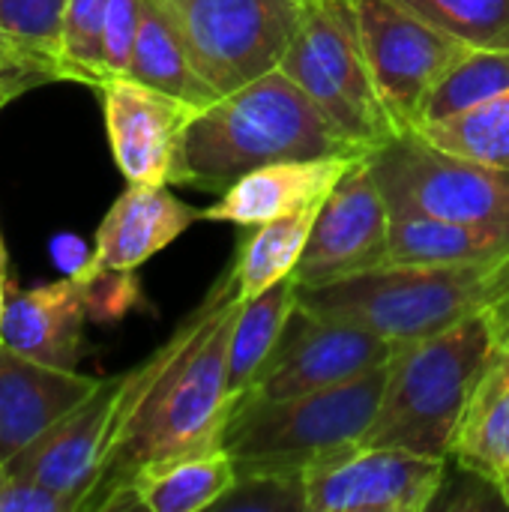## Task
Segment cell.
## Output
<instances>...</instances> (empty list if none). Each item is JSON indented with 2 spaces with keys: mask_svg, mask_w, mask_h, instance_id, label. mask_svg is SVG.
Wrapping results in <instances>:
<instances>
[{
  "mask_svg": "<svg viewBox=\"0 0 509 512\" xmlns=\"http://www.w3.org/2000/svg\"><path fill=\"white\" fill-rule=\"evenodd\" d=\"M399 348V342L369 327L327 318L297 303L279 345L243 396L288 399L312 390L339 387L390 363Z\"/></svg>",
  "mask_w": 509,
  "mask_h": 512,
  "instance_id": "8fae6325",
  "label": "cell"
},
{
  "mask_svg": "<svg viewBox=\"0 0 509 512\" xmlns=\"http://www.w3.org/2000/svg\"><path fill=\"white\" fill-rule=\"evenodd\" d=\"M509 255V228L465 225L432 216H393L381 267L480 264Z\"/></svg>",
  "mask_w": 509,
  "mask_h": 512,
  "instance_id": "44dd1931",
  "label": "cell"
},
{
  "mask_svg": "<svg viewBox=\"0 0 509 512\" xmlns=\"http://www.w3.org/2000/svg\"><path fill=\"white\" fill-rule=\"evenodd\" d=\"M120 390H123V375L102 378V384L87 402H81L72 414L54 423L27 450L9 459L3 465V474L36 480L72 498L75 510L84 512V504L99 474L102 453L111 438Z\"/></svg>",
  "mask_w": 509,
  "mask_h": 512,
  "instance_id": "5bb4252c",
  "label": "cell"
},
{
  "mask_svg": "<svg viewBox=\"0 0 509 512\" xmlns=\"http://www.w3.org/2000/svg\"><path fill=\"white\" fill-rule=\"evenodd\" d=\"M390 363L348 384L288 399L240 396L222 429V447L237 477L282 474L303 480L318 456L363 441L378 414Z\"/></svg>",
  "mask_w": 509,
  "mask_h": 512,
  "instance_id": "5b68a950",
  "label": "cell"
},
{
  "mask_svg": "<svg viewBox=\"0 0 509 512\" xmlns=\"http://www.w3.org/2000/svg\"><path fill=\"white\" fill-rule=\"evenodd\" d=\"M216 510L306 512L303 480L300 477H282V474H243V477H237L234 489L219 501Z\"/></svg>",
  "mask_w": 509,
  "mask_h": 512,
  "instance_id": "f546056e",
  "label": "cell"
},
{
  "mask_svg": "<svg viewBox=\"0 0 509 512\" xmlns=\"http://www.w3.org/2000/svg\"><path fill=\"white\" fill-rule=\"evenodd\" d=\"M297 303L369 327L399 345L444 333L477 315L509 321V255L480 264L378 267L327 285L300 288Z\"/></svg>",
  "mask_w": 509,
  "mask_h": 512,
  "instance_id": "3957f363",
  "label": "cell"
},
{
  "mask_svg": "<svg viewBox=\"0 0 509 512\" xmlns=\"http://www.w3.org/2000/svg\"><path fill=\"white\" fill-rule=\"evenodd\" d=\"M105 132L126 183H168L195 105L135 78H111L102 90Z\"/></svg>",
  "mask_w": 509,
  "mask_h": 512,
  "instance_id": "4fadbf2b",
  "label": "cell"
},
{
  "mask_svg": "<svg viewBox=\"0 0 509 512\" xmlns=\"http://www.w3.org/2000/svg\"><path fill=\"white\" fill-rule=\"evenodd\" d=\"M237 468L222 444L192 450L144 468L126 489L117 510L201 512L219 507L234 489Z\"/></svg>",
  "mask_w": 509,
  "mask_h": 512,
  "instance_id": "d6986e66",
  "label": "cell"
},
{
  "mask_svg": "<svg viewBox=\"0 0 509 512\" xmlns=\"http://www.w3.org/2000/svg\"><path fill=\"white\" fill-rule=\"evenodd\" d=\"M126 78H135L147 87L177 96L195 108H207L210 102L219 99V93L195 69L174 24L153 0H144L141 27H138V39H135V51H132Z\"/></svg>",
  "mask_w": 509,
  "mask_h": 512,
  "instance_id": "7402d4cb",
  "label": "cell"
},
{
  "mask_svg": "<svg viewBox=\"0 0 509 512\" xmlns=\"http://www.w3.org/2000/svg\"><path fill=\"white\" fill-rule=\"evenodd\" d=\"M474 48H509V0H402Z\"/></svg>",
  "mask_w": 509,
  "mask_h": 512,
  "instance_id": "83f0119b",
  "label": "cell"
},
{
  "mask_svg": "<svg viewBox=\"0 0 509 512\" xmlns=\"http://www.w3.org/2000/svg\"><path fill=\"white\" fill-rule=\"evenodd\" d=\"M393 216L369 156L357 159L318 207L306 252L294 270L300 288L378 270L387 258Z\"/></svg>",
  "mask_w": 509,
  "mask_h": 512,
  "instance_id": "7c38bea8",
  "label": "cell"
},
{
  "mask_svg": "<svg viewBox=\"0 0 509 512\" xmlns=\"http://www.w3.org/2000/svg\"><path fill=\"white\" fill-rule=\"evenodd\" d=\"M108 0H69L63 18V81L102 90L108 84L102 60Z\"/></svg>",
  "mask_w": 509,
  "mask_h": 512,
  "instance_id": "f1b7e54d",
  "label": "cell"
},
{
  "mask_svg": "<svg viewBox=\"0 0 509 512\" xmlns=\"http://www.w3.org/2000/svg\"><path fill=\"white\" fill-rule=\"evenodd\" d=\"M102 378L57 369L0 345V468L87 402Z\"/></svg>",
  "mask_w": 509,
  "mask_h": 512,
  "instance_id": "9a60e30c",
  "label": "cell"
},
{
  "mask_svg": "<svg viewBox=\"0 0 509 512\" xmlns=\"http://www.w3.org/2000/svg\"><path fill=\"white\" fill-rule=\"evenodd\" d=\"M315 216H318V207L252 228V234L243 240V246L234 258L237 291L243 300H252L261 291H267L270 285L282 282L285 276H294V270L306 252Z\"/></svg>",
  "mask_w": 509,
  "mask_h": 512,
  "instance_id": "cb8c5ba5",
  "label": "cell"
},
{
  "mask_svg": "<svg viewBox=\"0 0 509 512\" xmlns=\"http://www.w3.org/2000/svg\"><path fill=\"white\" fill-rule=\"evenodd\" d=\"M279 69L354 147L372 153L402 135L378 96L348 0H303Z\"/></svg>",
  "mask_w": 509,
  "mask_h": 512,
  "instance_id": "8992f818",
  "label": "cell"
},
{
  "mask_svg": "<svg viewBox=\"0 0 509 512\" xmlns=\"http://www.w3.org/2000/svg\"><path fill=\"white\" fill-rule=\"evenodd\" d=\"M87 318V282L69 273L66 279L9 294L0 318V345L57 369H78Z\"/></svg>",
  "mask_w": 509,
  "mask_h": 512,
  "instance_id": "ac0fdd59",
  "label": "cell"
},
{
  "mask_svg": "<svg viewBox=\"0 0 509 512\" xmlns=\"http://www.w3.org/2000/svg\"><path fill=\"white\" fill-rule=\"evenodd\" d=\"M6 300H9V285H6V249H3V240H0V318H3Z\"/></svg>",
  "mask_w": 509,
  "mask_h": 512,
  "instance_id": "e575fe53",
  "label": "cell"
},
{
  "mask_svg": "<svg viewBox=\"0 0 509 512\" xmlns=\"http://www.w3.org/2000/svg\"><path fill=\"white\" fill-rule=\"evenodd\" d=\"M300 285L294 276L270 285L252 300H243L228 342V393L240 399L255 384L261 366L282 339V330L297 306Z\"/></svg>",
  "mask_w": 509,
  "mask_h": 512,
  "instance_id": "603a6c76",
  "label": "cell"
},
{
  "mask_svg": "<svg viewBox=\"0 0 509 512\" xmlns=\"http://www.w3.org/2000/svg\"><path fill=\"white\" fill-rule=\"evenodd\" d=\"M198 219L201 210L180 201L168 183H129L96 228L87 270L132 273Z\"/></svg>",
  "mask_w": 509,
  "mask_h": 512,
  "instance_id": "2e32d148",
  "label": "cell"
},
{
  "mask_svg": "<svg viewBox=\"0 0 509 512\" xmlns=\"http://www.w3.org/2000/svg\"><path fill=\"white\" fill-rule=\"evenodd\" d=\"M348 6L381 102L399 132L414 129L432 87L468 45L402 0H348Z\"/></svg>",
  "mask_w": 509,
  "mask_h": 512,
  "instance_id": "9c48e42d",
  "label": "cell"
},
{
  "mask_svg": "<svg viewBox=\"0 0 509 512\" xmlns=\"http://www.w3.org/2000/svg\"><path fill=\"white\" fill-rule=\"evenodd\" d=\"M501 342V318L477 315L408 342L390 363L378 414L360 444L450 459L459 420Z\"/></svg>",
  "mask_w": 509,
  "mask_h": 512,
  "instance_id": "277c9868",
  "label": "cell"
},
{
  "mask_svg": "<svg viewBox=\"0 0 509 512\" xmlns=\"http://www.w3.org/2000/svg\"><path fill=\"white\" fill-rule=\"evenodd\" d=\"M0 483H3V468H0Z\"/></svg>",
  "mask_w": 509,
  "mask_h": 512,
  "instance_id": "f35d334b",
  "label": "cell"
},
{
  "mask_svg": "<svg viewBox=\"0 0 509 512\" xmlns=\"http://www.w3.org/2000/svg\"><path fill=\"white\" fill-rule=\"evenodd\" d=\"M447 465L441 456L357 441L303 471L306 512H426L441 498Z\"/></svg>",
  "mask_w": 509,
  "mask_h": 512,
  "instance_id": "30bf717a",
  "label": "cell"
},
{
  "mask_svg": "<svg viewBox=\"0 0 509 512\" xmlns=\"http://www.w3.org/2000/svg\"><path fill=\"white\" fill-rule=\"evenodd\" d=\"M144 0H108L105 12V33H102V60L108 81L123 78L132 63L138 27H141Z\"/></svg>",
  "mask_w": 509,
  "mask_h": 512,
  "instance_id": "4dcf8cb0",
  "label": "cell"
},
{
  "mask_svg": "<svg viewBox=\"0 0 509 512\" xmlns=\"http://www.w3.org/2000/svg\"><path fill=\"white\" fill-rule=\"evenodd\" d=\"M39 84H48V78L36 66H30L9 42L0 39V108Z\"/></svg>",
  "mask_w": 509,
  "mask_h": 512,
  "instance_id": "d6a6232c",
  "label": "cell"
},
{
  "mask_svg": "<svg viewBox=\"0 0 509 512\" xmlns=\"http://www.w3.org/2000/svg\"><path fill=\"white\" fill-rule=\"evenodd\" d=\"M501 342H504V345H509V321L504 324V330H501Z\"/></svg>",
  "mask_w": 509,
  "mask_h": 512,
  "instance_id": "8d00e7d4",
  "label": "cell"
},
{
  "mask_svg": "<svg viewBox=\"0 0 509 512\" xmlns=\"http://www.w3.org/2000/svg\"><path fill=\"white\" fill-rule=\"evenodd\" d=\"M183 39L201 78L219 93L282 66L303 0H153Z\"/></svg>",
  "mask_w": 509,
  "mask_h": 512,
  "instance_id": "ba28073f",
  "label": "cell"
},
{
  "mask_svg": "<svg viewBox=\"0 0 509 512\" xmlns=\"http://www.w3.org/2000/svg\"><path fill=\"white\" fill-rule=\"evenodd\" d=\"M495 486H498V495H501L504 507H507V510H509V471H507V474H504V477H501V480H498V483H495Z\"/></svg>",
  "mask_w": 509,
  "mask_h": 512,
  "instance_id": "d590c367",
  "label": "cell"
},
{
  "mask_svg": "<svg viewBox=\"0 0 509 512\" xmlns=\"http://www.w3.org/2000/svg\"><path fill=\"white\" fill-rule=\"evenodd\" d=\"M69 0H0V27L12 48L48 81H63V18Z\"/></svg>",
  "mask_w": 509,
  "mask_h": 512,
  "instance_id": "4316f807",
  "label": "cell"
},
{
  "mask_svg": "<svg viewBox=\"0 0 509 512\" xmlns=\"http://www.w3.org/2000/svg\"><path fill=\"white\" fill-rule=\"evenodd\" d=\"M432 147L509 171V90L459 114L414 126Z\"/></svg>",
  "mask_w": 509,
  "mask_h": 512,
  "instance_id": "d4e9b609",
  "label": "cell"
},
{
  "mask_svg": "<svg viewBox=\"0 0 509 512\" xmlns=\"http://www.w3.org/2000/svg\"><path fill=\"white\" fill-rule=\"evenodd\" d=\"M509 90V48L468 45L432 87L420 123L441 120ZM417 123V126H420Z\"/></svg>",
  "mask_w": 509,
  "mask_h": 512,
  "instance_id": "484cf974",
  "label": "cell"
},
{
  "mask_svg": "<svg viewBox=\"0 0 509 512\" xmlns=\"http://www.w3.org/2000/svg\"><path fill=\"white\" fill-rule=\"evenodd\" d=\"M51 255H54V261H57L66 273H75V270H81V267L90 261L84 243L75 240V237H57V240L51 243Z\"/></svg>",
  "mask_w": 509,
  "mask_h": 512,
  "instance_id": "836d02e7",
  "label": "cell"
},
{
  "mask_svg": "<svg viewBox=\"0 0 509 512\" xmlns=\"http://www.w3.org/2000/svg\"><path fill=\"white\" fill-rule=\"evenodd\" d=\"M363 156H327L273 162L249 171L228 186L219 201L201 210V219L225 222L237 228H258L264 222L321 207L342 174Z\"/></svg>",
  "mask_w": 509,
  "mask_h": 512,
  "instance_id": "e0dca14e",
  "label": "cell"
},
{
  "mask_svg": "<svg viewBox=\"0 0 509 512\" xmlns=\"http://www.w3.org/2000/svg\"><path fill=\"white\" fill-rule=\"evenodd\" d=\"M390 216L509 228V171L444 153L402 132L369 153Z\"/></svg>",
  "mask_w": 509,
  "mask_h": 512,
  "instance_id": "52a82bcc",
  "label": "cell"
},
{
  "mask_svg": "<svg viewBox=\"0 0 509 512\" xmlns=\"http://www.w3.org/2000/svg\"><path fill=\"white\" fill-rule=\"evenodd\" d=\"M0 39H3V42H9V39H6V33H3V27H0ZM9 45H12V42H9Z\"/></svg>",
  "mask_w": 509,
  "mask_h": 512,
  "instance_id": "74e56055",
  "label": "cell"
},
{
  "mask_svg": "<svg viewBox=\"0 0 509 512\" xmlns=\"http://www.w3.org/2000/svg\"><path fill=\"white\" fill-rule=\"evenodd\" d=\"M327 156L369 153L345 141L321 108L282 69H273L195 111L171 183L222 195L255 168Z\"/></svg>",
  "mask_w": 509,
  "mask_h": 512,
  "instance_id": "7a4b0ae2",
  "label": "cell"
},
{
  "mask_svg": "<svg viewBox=\"0 0 509 512\" xmlns=\"http://www.w3.org/2000/svg\"><path fill=\"white\" fill-rule=\"evenodd\" d=\"M243 306L237 267L207 291L201 306L132 372L84 510H117L129 483L150 465L222 444L234 408L228 393V342Z\"/></svg>",
  "mask_w": 509,
  "mask_h": 512,
  "instance_id": "6da1fadb",
  "label": "cell"
},
{
  "mask_svg": "<svg viewBox=\"0 0 509 512\" xmlns=\"http://www.w3.org/2000/svg\"><path fill=\"white\" fill-rule=\"evenodd\" d=\"M450 462L498 483L509 471V345L498 342L453 435Z\"/></svg>",
  "mask_w": 509,
  "mask_h": 512,
  "instance_id": "ffe728a7",
  "label": "cell"
},
{
  "mask_svg": "<svg viewBox=\"0 0 509 512\" xmlns=\"http://www.w3.org/2000/svg\"><path fill=\"white\" fill-rule=\"evenodd\" d=\"M0 512H78L72 498L27 480V477H9L3 474L0 483Z\"/></svg>",
  "mask_w": 509,
  "mask_h": 512,
  "instance_id": "1f68e13d",
  "label": "cell"
}]
</instances>
